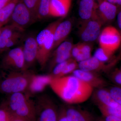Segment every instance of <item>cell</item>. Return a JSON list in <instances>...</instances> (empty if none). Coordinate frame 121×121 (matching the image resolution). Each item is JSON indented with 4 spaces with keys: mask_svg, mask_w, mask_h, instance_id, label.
<instances>
[{
    "mask_svg": "<svg viewBox=\"0 0 121 121\" xmlns=\"http://www.w3.org/2000/svg\"><path fill=\"white\" fill-rule=\"evenodd\" d=\"M32 18L29 9L22 1L20 0L11 16L10 19L12 21L11 24L18 30L23 32L25 28L29 24Z\"/></svg>",
    "mask_w": 121,
    "mask_h": 121,
    "instance_id": "cell-7",
    "label": "cell"
},
{
    "mask_svg": "<svg viewBox=\"0 0 121 121\" xmlns=\"http://www.w3.org/2000/svg\"><path fill=\"white\" fill-rule=\"evenodd\" d=\"M72 73V75L86 83L94 89L105 88L108 85L107 81L98 73L78 69Z\"/></svg>",
    "mask_w": 121,
    "mask_h": 121,
    "instance_id": "cell-9",
    "label": "cell"
},
{
    "mask_svg": "<svg viewBox=\"0 0 121 121\" xmlns=\"http://www.w3.org/2000/svg\"><path fill=\"white\" fill-rule=\"evenodd\" d=\"M80 52V48L79 44L78 45L73 46L71 51V56L73 58L75 59Z\"/></svg>",
    "mask_w": 121,
    "mask_h": 121,
    "instance_id": "cell-36",
    "label": "cell"
},
{
    "mask_svg": "<svg viewBox=\"0 0 121 121\" xmlns=\"http://www.w3.org/2000/svg\"><path fill=\"white\" fill-rule=\"evenodd\" d=\"M120 69H121V68H120Z\"/></svg>",
    "mask_w": 121,
    "mask_h": 121,
    "instance_id": "cell-44",
    "label": "cell"
},
{
    "mask_svg": "<svg viewBox=\"0 0 121 121\" xmlns=\"http://www.w3.org/2000/svg\"><path fill=\"white\" fill-rule=\"evenodd\" d=\"M51 1V0H40L37 9V17L43 19L49 16Z\"/></svg>",
    "mask_w": 121,
    "mask_h": 121,
    "instance_id": "cell-24",
    "label": "cell"
},
{
    "mask_svg": "<svg viewBox=\"0 0 121 121\" xmlns=\"http://www.w3.org/2000/svg\"><path fill=\"white\" fill-rule=\"evenodd\" d=\"M99 41L100 48L113 55L121 45V35L114 27L107 26L100 33Z\"/></svg>",
    "mask_w": 121,
    "mask_h": 121,
    "instance_id": "cell-5",
    "label": "cell"
},
{
    "mask_svg": "<svg viewBox=\"0 0 121 121\" xmlns=\"http://www.w3.org/2000/svg\"><path fill=\"white\" fill-rule=\"evenodd\" d=\"M91 97L98 106H104L116 108L119 105L113 99L108 90L105 88L94 89Z\"/></svg>",
    "mask_w": 121,
    "mask_h": 121,
    "instance_id": "cell-11",
    "label": "cell"
},
{
    "mask_svg": "<svg viewBox=\"0 0 121 121\" xmlns=\"http://www.w3.org/2000/svg\"><path fill=\"white\" fill-rule=\"evenodd\" d=\"M1 66L5 70L10 71H24L23 47H18L8 51L2 58Z\"/></svg>",
    "mask_w": 121,
    "mask_h": 121,
    "instance_id": "cell-6",
    "label": "cell"
},
{
    "mask_svg": "<svg viewBox=\"0 0 121 121\" xmlns=\"http://www.w3.org/2000/svg\"><path fill=\"white\" fill-rule=\"evenodd\" d=\"M20 0H12L0 9V27H2L10 20L15 7Z\"/></svg>",
    "mask_w": 121,
    "mask_h": 121,
    "instance_id": "cell-21",
    "label": "cell"
},
{
    "mask_svg": "<svg viewBox=\"0 0 121 121\" xmlns=\"http://www.w3.org/2000/svg\"></svg>",
    "mask_w": 121,
    "mask_h": 121,
    "instance_id": "cell-45",
    "label": "cell"
},
{
    "mask_svg": "<svg viewBox=\"0 0 121 121\" xmlns=\"http://www.w3.org/2000/svg\"><path fill=\"white\" fill-rule=\"evenodd\" d=\"M50 86L54 93L70 104H81L91 97L94 89L72 75L52 78Z\"/></svg>",
    "mask_w": 121,
    "mask_h": 121,
    "instance_id": "cell-1",
    "label": "cell"
},
{
    "mask_svg": "<svg viewBox=\"0 0 121 121\" xmlns=\"http://www.w3.org/2000/svg\"><path fill=\"white\" fill-rule=\"evenodd\" d=\"M52 77L50 75L33 76L28 89L32 93H36L43 90L50 83Z\"/></svg>",
    "mask_w": 121,
    "mask_h": 121,
    "instance_id": "cell-19",
    "label": "cell"
},
{
    "mask_svg": "<svg viewBox=\"0 0 121 121\" xmlns=\"http://www.w3.org/2000/svg\"><path fill=\"white\" fill-rule=\"evenodd\" d=\"M72 24L70 21H62L55 30L53 50L62 43L71 31Z\"/></svg>",
    "mask_w": 121,
    "mask_h": 121,
    "instance_id": "cell-16",
    "label": "cell"
},
{
    "mask_svg": "<svg viewBox=\"0 0 121 121\" xmlns=\"http://www.w3.org/2000/svg\"><path fill=\"white\" fill-rule=\"evenodd\" d=\"M23 32L21 31H17L13 33L6 45L5 51L8 50L19 42L22 37Z\"/></svg>",
    "mask_w": 121,
    "mask_h": 121,
    "instance_id": "cell-31",
    "label": "cell"
},
{
    "mask_svg": "<svg viewBox=\"0 0 121 121\" xmlns=\"http://www.w3.org/2000/svg\"><path fill=\"white\" fill-rule=\"evenodd\" d=\"M70 4L71 0H51L49 15L55 17H65Z\"/></svg>",
    "mask_w": 121,
    "mask_h": 121,
    "instance_id": "cell-14",
    "label": "cell"
},
{
    "mask_svg": "<svg viewBox=\"0 0 121 121\" xmlns=\"http://www.w3.org/2000/svg\"><path fill=\"white\" fill-rule=\"evenodd\" d=\"M28 97V95L21 92L13 93L9 95L6 101L1 105L13 114Z\"/></svg>",
    "mask_w": 121,
    "mask_h": 121,
    "instance_id": "cell-15",
    "label": "cell"
},
{
    "mask_svg": "<svg viewBox=\"0 0 121 121\" xmlns=\"http://www.w3.org/2000/svg\"><path fill=\"white\" fill-rule=\"evenodd\" d=\"M99 17L102 22H109L114 19L117 15L116 5L106 1H102L99 6Z\"/></svg>",
    "mask_w": 121,
    "mask_h": 121,
    "instance_id": "cell-18",
    "label": "cell"
},
{
    "mask_svg": "<svg viewBox=\"0 0 121 121\" xmlns=\"http://www.w3.org/2000/svg\"><path fill=\"white\" fill-rule=\"evenodd\" d=\"M107 2L113 4H116V0H105Z\"/></svg>",
    "mask_w": 121,
    "mask_h": 121,
    "instance_id": "cell-41",
    "label": "cell"
},
{
    "mask_svg": "<svg viewBox=\"0 0 121 121\" xmlns=\"http://www.w3.org/2000/svg\"><path fill=\"white\" fill-rule=\"evenodd\" d=\"M105 117L104 121H121V118L112 115H107Z\"/></svg>",
    "mask_w": 121,
    "mask_h": 121,
    "instance_id": "cell-37",
    "label": "cell"
},
{
    "mask_svg": "<svg viewBox=\"0 0 121 121\" xmlns=\"http://www.w3.org/2000/svg\"><path fill=\"white\" fill-rule=\"evenodd\" d=\"M12 0H0V9L8 4Z\"/></svg>",
    "mask_w": 121,
    "mask_h": 121,
    "instance_id": "cell-38",
    "label": "cell"
},
{
    "mask_svg": "<svg viewBox=\"0 0 121 121\" xmlns=\"http://www.w3.org/2000/svg\"><path fill=\"white\" fill-rule=\"evenodd\" d=\"M31 12L33 18L37 17V9L40 0H21Z\"/></svg>",
    "mask_w": 121,
    "mask_h": 121,
    "instance_id": "cell-29",
    "label": "cell"
},
{
    "mask_svg": "<svg viewBox=\"0 0 121 121\" xmlns=\"http://www.w3.org/2000/svg\"><path fill=\"white\" fill-rule=\"evenodd\" d=\"M23 50L25 60L24 71L27 70L37 59V45L36 38L30 36L26 38Z\"/></svg>",
    "mask_w": 121,
    "mask_h": 121,
    "instance_id": "cell-10",
    "label": "cell"
},
{
    "mask_svg": "<svg viewBox=\"0 0 121 121\" xmlns=\"http://www.w3.org/2000/svg\"><path fill=\"white\" fill-rule=\"evenodd\" d=\"M13 114L28 121H36V113L35 103L30 99L29 97L26 101Z\"/></svg>",
    "mask_w": 121,
    "mask_h": 121,
    "instance_id": "cell-17",
    "label": "cell"
},
{
    "mask_svg": "<svg viewBox=\"0 0 121 121\" xmlns=\"http://www.w3.org/2000/svg\"><path fill=\"white\" fill-rule=\"evenodd\" d=\"M117 22L118 27L121 30V11L119 12L117 16Z\"/></svg>",
    "mask_w": 121,
    "mask_h": 121,
    "instance_id": "cell-39",
    "label": "cell"
},
{
    "mask_svg": "<svg viewBox=\"0 0 121 121\" xmlns=\"http://www.w3.org/2000/svg\"><path fill=\"white\" fill-rule=\"evenodd\" d=\"M17 31L20 30L11 24L2 27L0 36V52L5 51L6 45L9 39L13 33Z\"/></svg>",
    "mask_w": 121,
    "mask_h": 121,
    "instance_id": "cell-22",
    "label": "cell"
},
{
    "mask_svg": "<svg viewBox=\"0 0 121 121\" xmlns=\"http://www.w3.org/2000/svg\"><path fill=\"white\" fill-rule=\"evenodd\" d=\"M2 27H0V36L1 33V31H2Z\"/></svg>",
    "mask_w": 121,
    "mask_h": 121,
    "instance_id": "cell-43",
    "label": "cell"
},
{
    "mask_svg": "<svg viewBox=\"0 0 121 121\" xmlns=\"http://www.w3.org/2000/svg\"><path fill=\"white\" fill-rule=\"evenodd\" d=\"M95 7L93 0H81L79 8V17L84 21L92 19L100 20L95 12Z\"/></svg>",
    "mask_w": 121,
    "mask_h": 121,
    "instance_id": "cell-13",
    "label": "cell"
},
{
    "mask_svg": "<svg viewBox=\"0 0 121 121\" xmlns=\"http://www.w3.org/2000/svg\"><path fill=\"white\" fill-rule=\"evenodd\" d=\"M70 59L66 61L58 64L54 67L52 70V73L50 75L52 78H58L69 63Z\"/></svg>",
    "mask_w": 121,
    "mask_h": 121,
    "instance_id": "cell-33",
    "label": "cell"
},
{
    "mask_svg": "<svg viewBox=\"0 0 121 121\" xmlns=\"http://www.w3.org/2000/svg\"><path fill=\"white\" fill-rule=\"evenodd\" d=\"M78 68V64L77 61L73 58H71L67 65L65 67L62 73L58 76V78H60L65 76L68 74L72 73L75 70Z\"/></svg>",
    "mask_w": 121,
    "mask_h": 121,
    "instance_id": "cell-27",
    "label": "cell"
},
{
    "mask_svg": "<svg viewBox=\"0 0 121 121\" xmlns=\"http://www.w3.org/2000/svg\"><path fill=\"white\" fill-rule=\"evenodd\" d=\"M79 30L81 39L85 42L95 41L99 37L102 22L99 19L84 21Z\"/></svg>",
    "mask_w": 121,
    "mask_h": 121,
    "instance_id": "cell-8",
    "label": "cell"
},
{
    "mask_svg": "<svg viewBox=\"0 0 121 121\" xmlns=\"http://www.w3.org/2000/svg\"><path fill=\"white\" fill-rule=\"evenodd\" d=\"M12 121H28L26 119L21 117H17L14 115L13 119Z\"/></svg>",
    "mask_w": 121,
    "mask_h": 121,
    "instance_id": "cell-40",
    "label": "cell"
},
{
    "mask_svg": "<svg viewBox=\"0 0 121 121\" xmlns=\"http://www.w3.org/2000/svg\"><path fill=\"white\" fill-rule=\"evenodd\" d=\"M35 105L36 121H58V110L50 98L45 95L40 96Z\"/></svg>",
    "mask_w": 121,
    "mask_h": 121,
    "instance_id": "cell-4",
    "label": "cell"
},
{
    "mask_svg": "<svg viewBox=\"0 0 121 121\" xmlns=\"http://www.w3.org/2000/svg\"><path fill=\"white\" fill-rule=\"evenodd\" d=\"M112 55L103 48H99L96 50L94 56L99 60L106 63L111 59Z\"/></svg>",
    "mask_w": 121,
    "mask_h": 121,
    "instance_id": "cell-28",
    "label": "cell"
},
{
    "mask_svg": "<svg viewBox=\"0 0 121 121\" xmlns=\"http://www.w3.org/2000/svg\"><path fill=\"white\" fill-rule=\"evenodd\" d=\"M34 74L28 70L19 71H10L0 83V91L11 94L21 92L28 89Z\"/></svg>",
    "mask_w": 121,
    "mask_h": 121,
    "instance_id": "cell-3",
    "label": "cell"
},
{
    "mask_svg": "<svg viewBox=\"0 0 121 121\" xmlns=\"http://www.w3.org/2000/svg\"><path fill=\"white\" fill-rule=\"evenodd\" d=\"M111 80L113 82L121 86V69H116L109 75Z\"/></svg>",
    "mask_w": 121,
    "mask_h": 121,
    "instance_id": "cell-34",
    "label": "cell"
},
{
    "mask_svg": "<svg viewBox=\"0 0 121 121\" xmlns=\"http://www.w3.org/2000/svg\"><path fill=\"white\" fill-rule=\"evenodd\" d=\"M63 19L62 17L50 24L41 30L36 37L37 45L36 60L41 69L45 67L51 56L54 47V32Z\"/></svg>",
    "mask_w": 121,
    "mask_h": 121,
    "instance_id": "cell-2",
    "label": "cell"
},
{
    "mask_svg": "<svg viewBox=\"0 0 121 121\" xmlns=\"http://www.w3.org/2000/svg\"><path fill=\"white\" fill-rule=\"evenodd\" d=\"M116 4L119 5H121V0H116Z\"/></svg>",
    "mask_w": 121,
    "mask_h": 121,
    "instance_id": "cell-42",
    "label": "cell"
},
{
    "mask_svg": "<svg viewBox=\"0 0 121 121\" xmlns=\"http://www.w3.org/2000/svg\"><path fill=\"white\" fill-rule=\"evenodd\" d=\"M73 47V44L70 41L63 42L56 48L52 54V56L71 52Z\"/></svg>",
    "mask_w": 121,
    "mask_h": 121,
    "instance_id": "cell-26",
    "label": "cell"
},
{
    "mask_svg": "<svg viewBox=\"0 0 121 121\" xmlns=\"http://www.w3.org/2000/svg\"><path fill=\"white\" fill-rule=\"evenodd\" d=\"M58 121H69L65 114V108H60L58 111Z\"/></svg>",
    "mask_w": 121,
    "mask_h": 121,
    "instance_id": "cell-35",
    "label": "cell"
},
{
    "mask_svg": "<svg viewBox=\"0 0 121 121\" xmlns=\"http://www.w3.org/2000/svg\"><path fill=\"white\" fill-rule=\"evenodd\" d=\"M79 69L86 71L93 72L99 74L108 71L112 65L99 60L94 56L78 63Z\"/></svg>",
    "mask_w": 121,
    "mask_h": 121,
    "instance_id": "cell-12",
    "label": "cell"
},
{
    "mask_svg": "<svg viewBox=\"0 0 121 121\" xmlns=\"http://www.w3.org/2000/svg\"><path fill=\"white\" fill-rule=\"evenodd\" d=\"M65 114L69 121H93L94 117L86 111L73 107L65 108Z\"/></svg>",
    "mask_w": 121,
    "mask_h": 121,
    "instance_id": "cell-20",
    "label": "cell"
},
{
    "mask_svg": "<svg viewBox=\"0 0 121 121\" xmlns=\"http://www.w3.org/2000/svg\"><path fill=\"white\" fill-rule=\"evenodd\" d=\"M80 52L75 60L77 62H80L84 61L91 57V46L86 43L79 44Z\"/></svg>",
    "mask_w": 121,
    "mask_h": 121,
    "instance_id": "cell-23",
    "label": "cell"
},
{
    "mask_svg": "<svg viewBox=\"0 0 121 121\" xmlns=\"http://www.w3.org/2000/svg\"><path fill=\"white\" fill-rule=\"evenodd\" d=\"M100 112L104 116L112 115L121 119V105H119L117 108H113L106 106H98Z\"/></svg>",
    "mask_w": 121,
    "mask_h": 121,
    "instance_id": "cell-25",
    "label": "cell"
},
{
    "mask_svg": "<svg viewBox=\"0 0 121 121\" xmlns=\"http://www.w3.org/2000/svg\"><path fill=\"white\" fill-rule=\"evenodd\" d=\"M113 99L119 105H121V87L119 86L111 87L108 90Z\"/></svg>",
    "mask_w": 121,
    "mask_h": 121,
    "instance_id": "cell-30",
    "label": "cell"
},
{
    "mask_svg": "<svg viewBox=\"0 0 121 121\" xmlns=\"http://www.w3.org/2000/svg\"><path fill=\"white\" fill-rule=\"evenodd\" d=\"M14 115L2 105L0 106V121H12Z\"/></svg>",
    "mask_w": 121,
    "mask_h": 121,
    "instance_id": "cell-32",
    "label": "cell"
}]
</instances>
